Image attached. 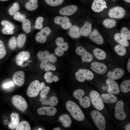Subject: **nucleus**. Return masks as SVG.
Here are the masks:
<instances>
[{
	"mask_svg": "<svg viewBox=\"0 0 130 130\" xmlns=\"http://www.w3.org/2000/svg\"><path fill=\"white\" fill-rule=\"evenodd\" d=\"M67 110L73 118L79 121H83L85 119L84 115L80 107L73 101L69 100L65 104Z\"/></svg>",
	"mask_w": 130,
	"mask_h": 130,
	"instance_id": "1",
	"label": "nucleus"
},
{
	"mask_svg": "<svg viewBox=\"0 0 130 130\" xmlns=\"http://www.w3.org/2000/svg\"><path fill=\"white\" fill-rule=\"evenodd\" d=\"M84 91L81 89L75 91L73 93V96L75 99L79 101L80 105L83 108H87L91 104L90 98L87 96H84Z\"/></svg>",
	"mask_w": 130,
	"mask_h": 130,
	"instance_id": "2",
	"label": "nucleus"
},
{
	"mask_svg": "<svg viewBox=\"0 0 130 130\" xmlns=\"http://www.w3.org/2000/svg\"><path fill=\"white\" fill-rule=\"evenodd\" d=\"M91 115L98 129L99 130H104L106 127V121L102 114L98 110H94L91 112Z\"/></svg>",
	"mask_w": 130,
	"mask_h": 130,
	"instance_id": "3",
	"label": "nucleus"
},
{
	"mask_svg": "<svg viewBox=\"0 0 130 130\" xmlns=\"http://www.w3.org/2000/svg\"><path fill=\"white\" fill-rule=\"evenodd\" d=\"M89 96L92 105L96 109L100 111L104 109V103L98 92L95 90L91 91L90 93Z\"/></svg>",
	"mask_w": 130,
	"mask_h": 130,
	"instance_id": "4",
	"label": "nucleus"
},
{
	"mask_svg": "<svg viewBox=\"0 0 130 130\" xmlns=\"http://www.w3.org/2000/svg\"><path fill=\"white\" fill-rule=\"evenodd\" d=\"M94 76L93 73L91 71L85 69H80L75 73L76 79L80 82H84L85 79L91 80L93 79Z\"/></svg>",
	"mask_w": 130,
	"mask_h": 130,
	"instance_id": "5",
	"label": "nucleus"
},
{
	"mask_svg": "<svg viewBox=\"0 0 130 130\" xmlns=\"http://www.w3.org/2000/svg\"><path fill=\"white\" fill-rule=\"evenodd\" d=\"M13 105L20 111L24 112L28 107L27 103L25 99L22 96L19 95L13 96L12 99Z\"/></svg>",
	"mask_w": 130,
	"mask_h": 130,
	"instance_id": "6",
	"label": "nucleus"
},
{
	"mask_svg": "<svg viewBox=\"0 0 130 130\" xmlns=\"http://www.w3.org/2000/svg\"><path fill=\"white\" fill-rule=\"evenodd\" d=\"M40 83L38 80L32 81L28 86L26 91L27 96L30 97H35L39 94L40 90Z\"/></svg>",
	"mask_w": 130,
	"mask_h": 130,
	"instance_id": "7",
	"label": "nucleus"
},
{
	"mask_svg": "<svg viewBox=\"0 0 130 130\" xmlns=\"http://www.w3.org/2000/svg\"><path fill=\"white\" fill-rule=\"evenodd\" d=\"M124 103L121 100L117 102L115 107V117L117 119L122 121L126 117L127 115L124 109Z\"/></svg>",
	"mask_w": 130,
	"mask_h": 130,
	"instance_id": "8",
	"label": "nucleus"
},
{
	"mask_svg": "<svg viewBox=\"0 0 130 130\" xmlns=\"http://www.w3.org/2000/svg\"><path fill=\"white\" fill-rule=\"evenodd\" d=\"M126 11L123 7L120 6L113 7L109 10L108 14L109 17L116 19H121L125 15Z\"/></svg>",
	"mask_w": 130,
	"mask_h": 130,
	"instance_id": "9",
	"label": "nucleus"
},
{
	"mask_svg": "<svg viewBox=\"0 0 130 130\" xmlns=\"http://www.w3.org/2000/svg\"><path fill=\"white\" fill-rule=\"evenodd\" d=\"M75 52L78 55L82 56V59L84 62H90L93 60V57L92 54L82 46L77 47L76 49Z\"/></svg>",
	"mask_w": 130,
	"mask_h": 130,
	"instance_id": "10",
	"label": "nucleus"
},
{
	"mask_svg": "<svg viewBox=\"0 0 130 130\" xmlns=\"http://www.w3.org/2000/svg\"><path fill=\"white\" fill-rule=\"evenodd\" d=\"M51 31L48 27H46L36 35L35 39L38 42L43 43L46 41L47 36L51 33Z\"/></svg>",
	"mask_w": 130,
	"mask_h": 130,
	"instance_id": "11",
	"label": "nucleus"
},
{
	"mask_svg": "<svg viewBox=\"0 0 130 130\" xmlns=\"http://www.w3.org/2000/svg\"><path fill=\"white\" fill-rule=\"evenodd\" d=\"M54 23L57 24L61 25L63 28L67 29L70 28L72 26V24L69 18L65 16L63 17L57 16L54 20Z\"/></svg>",
	"mask_w": 130,
	"mask_h": 130,
	"instance_id": "12",
	"label": "nucleus"
},
{
	"mask_svg": "<svg viewBox=\"0 0 130 130\" xmlns=\"http://www.w3.org/2000/svg\"><path fill=\"white\" fill-rule=\"evenodd\" d=\"M91 68L94 71L100 75L104 74L107 70V66L105 64L98 62H92Z\"/></svg>",
	"mask_w": 130,
	"mask_h": 130,
	"instance_id": "13",
	"label": "nucleus"
},
{
	"mask_svg": "<svg viewBox=\"0 0 130 130\" xmlns=\"http://www.w3.org/2000/svg\"><path fill=\"white\" fill-rule=\"evenodd\" d=\"M106 83L108 86L107 91L111 94H117L120 92L119 86L117 83L114 80L110 78H107Z\"/></svg>",
	"mask_w": 130,
	"mask_h": 130,
	"instance_id": "14",
	"label": "nucleus"
},
{
	"mask_svg": "<svg viewBox=\"0 0 130 130\" xmlns=\"http://www.w3.org/2000/svg\"><path fill=\"white\" fill-rule=\"evenodd\" d=\"M39 100L42 104L52 106L56 105L58 102V98L55 96L49 97L46 95L40 97Z\"/></svg>",
	"mask_w": 130,
	"mask_h": 130,
	"instance_id": "15",
	"label": "nucleus"
},
{
	"mask_svg": "<svg viewBox=\"0 0 130 130\" xmlns=\"http://www.w3.org/2000/svg\"><path fill=\"white\" fill-rule=\"evenodd\" d=\"M37 111L38 113L40 115L53 116L56 113L57 109L53 107H43L38 109Z\"/></svg>",
	"mask_w": 130,
	"mask_h": 130,
	"instance_id": "16",
	"label": "nucleus"
},
{
	"mask_svg": "<svg viewBox=\"0 0 130 130\" xmlns=\"http://www.w3.org/2000/svg\"><path fill=\"white\" fill-rule=\"evenodd\" d=\"M30 57V54L28 52L22 51L19 53L16 57V63L18 66H21L24 62L28 60Z\"/></svg>",
	"mask_w": 130,
	"mask_h": 130,
	"instance_id": "17",
	"label": "nucleus"
},
{
	"mask_svg": "<svg viewBox=\"0 0 130 130\" xmlns=\"http://www.w3.org/2000/svg\"><path fill=\"white\" fill-rule=\"evenodd\" d=\"M13 79L14 83L19 87L22 86L25 83V74L22 71L15 72L13 76Z\"/></svg>",
	"mask_w": 130,
	"mask_h": 130,
	"instance_id": "18",
	"label": "nucleus"
},
{
	"mask_svg": "<svg viewBox=\"0 0 130 130\" xmlns=\"http://www.w3.org/2000/svg\"><path fill=\"white\" fill-rule=\"evenodd\" d=\"M106 2L103 0H94L91 6L92 10L96 13L103 11L106 6Z\"/></svg>",
	"mask_w": 130,
	"mask_h": 130,
	"instance_id": "19",
	"label": "nucleus"
},
{
	"mask_svg": "<svg viewBox=\"0 0 130 130\" xmlns=\"http://www.w3.org/2000/svg\"><path fill=\"white\" fill-rule=\"evenodd\" d=\"M124 73V71L122 69L117 68L112 72H108L107 73V76L112 79H118L122 77Z\"/></svg>",
	"mask_w": 130,
	"mask_h": 130,
	"instance_id": "20",
	"label": "nucleus"
},
{
	"mask_svg": "<svg viewBox=\"0 0 130 130\" xmlns=\"http://www.w3.org/2000/svg\"><path fill=\"white\" fill-rule=\"evenodd\" d=\"M89 36L91 39L97 44L101 45L104 43L103 37L97 29L93 30Z\"/></svg>",
	"mask_w": 130,
	"mask_h": 130,
	"instance_id": "21",
	"label": "nucleus"
},
{
	"mask_svg": "<svg viewBox=\"0 0 130 130\" xmlns=\"http://www.w3.org/2000/svg\"><path fill=\"white\" fill-rule=\"evenodd\" d=\"M77 9V7L76 6L70 5L61 8L59 12L62 15L70 16L75 13Z\"/></svg>",
	"mask_w": 130,
	"mask_h": 130,
	"instance_id": "22",
	"label": "nucleus"
},
{
	"mask_svg": "<svg viewBox=\"0 0 130 130\" xmlns=\"http://www.w3.org/2000/svg\"><path fill=\"white\" fill-rule=\"evenodd\" d=\"M11 120L9 123L8 127L10 129H15L19 124L20 117L19 114L15 112H13L11 115Z\"/></svg>",
	"mask_w": 130,
	"mask_h": 130,
	"instance_id": "23",
	"label": "nucleus"
},
{
	"mask_svg": "<svg viewBox=\"0 0 130 130\" xmlns=\"http://www.w3.org/2000/svg\"><path fill=\"white\" fill-rule=\"evenodd\" d=\"M92 30L91 24L88 21H86L80 29L81 35L84 37L89 35Z\"/></svg>",
	"mask_w": 130,
	"mask_h": 130,
	"instance_id": "24",
	"label": "nucleus"
},
{
	"mask_svg": "<svg viewBox=\"0 0 130 130\" xmlns=\"http://www.w3.org/2000/svg\"><path fill=\"white\" fill-rule=\"evenodd\" d=\"M101 97L103 102L106 103H114L117 100L115 96L110 93L102 94Z\"/></svg>",
	"mask_w": 130,
	"mask_h": 130,
	"instance_id": "25",
	"label": "nucleus"
},
{
	"mask_svg": "<svg viewBox=\"0 0 130 130\" xmlns=\"http://www.w3.org/2000/svg\"><path fill=\"white\" fill-rule=\"evenodd\" d=\"M59 121L62 123V125L65 128H70L72 124V121L67 114H63L59 117Z\"/></svg>",
	"mask_w": 130,
	"mask_h": 130,
	"instance_id": "26",
	"label": "nucleus"
},
{
	"mask_svg": "<svg viewBox=\"0 0 130 130\" xmlns=\"http://www.w3.org/2000/svg\"><path fill=\"white\" fill-rule=\"evenodd\" d=\"M80 29L78 26L75 25H73L70 28L68 32L69 34L73 38H78L81 36Z\"/></svg>",
	"mask_w": 130,
	"mask_h": 130,
	"instance_id": "27",
	"label": "nucleus"
},
{
	"mask_svg": "<svg viewBox=\"0 0 130 130\" xmlns=\"http://www.w3.org/2000/svg\"><path fill=\"white\" fill-rule=\"evenodd\" d=\"M50 53L46 50L44 51H40L37 54V57L38 59L41 61V62L48 63L49 61V58Z\"/></svg>",
	"mask_w": 130,
	"mask_h": 130,
	"instance_id": "28",
	"label": "nucleus"
},
{
	"mask_svg": "<svg viewBox=\"0 0 130 130\" xmlns=\"http://www.w3.org/2000/svg\"><path fill=\"white\" fill-rule=\"evenodd\" d=\"M93 53L96 58L99 60H104L106 57V53L105 51L99 48H96L94 49Z\"/></svg>",
	"mask_w": 130,
	"mask_h": 130,
	"instance_id": "29",
	"label": "nucleus"
},
{
	"mask_svg": "<svg viewBox=\"0 0 130 130\" xmlns=\"http://www.w3.org/2000/svg\"><path fill=\"white\" fill-rule=\"evenodd\" d=\"M114 38L117 42L125 47H127L129 45V42L124 39L119 33H116L114 35Z\"/></svg>",
	"mask_w": 130,
	"mask_h": 130,
	"instance_id": "30",
	"label": "nucleus"
},
{
	"mask_svg": "<svg viewBox=\"0 0 130 130\" xmlns=\"http://www.w3.org/2000/svg\"><path fill=\"white\" fill-rule=\"evenodd\" d=\"M25 7L28 10L33 11L37 9L38 7L37 0H29V1L26 3Z\"/></svg>",
	"mask_w": 130,
	"mask_h": 130,
	"instance_id": "31",
	"label": "nucleus"
},
{
	"mask_svg": "<svg viewBox=\"0 0 130 130\" xmlns=\"http://www.w3.org/2000/svg\"><path fill=\"white\" fill-rule=\"evenodd\" d=\"M114 50L116 53L120 56H124L126 52V49L125 47L120 44L116 45L114 47Z\"/></svg>",
	"mask_w": 130,
	"mask_h": 130,
	"instance_id": "32",
	"label": "nucleus"
},
{
	"mask_svg": "<svg viewBox=\"0 0 130 130\" xmlns=\"http://www.w3.org/2000/svg\"><path fill=\"white\" fill-rule=\"evenodd\" d=\"M121 91L124 93H127L130 91V80H126L123 81L120 86Z\"/></svg>",
	"mask_w": 130,
	"mask_h": 130,
	"instance_id": "33",
	"label": "nucleus"
},
{
	"mask_svg": "<svg viewBox=\"0 0 130 130\" xmlns=\"http://www.w3.org/2000/svg\"><path fill=\"white\" fill-rule=\"evenodd\" d=\"M16 130H30L31 128L29 123L25 121L21 122L16 127Z\"/></svg>",
	"mask_w": 130,
	"mask_h": 130,
	"instance_id": "34",
	"label": "nucleus"
},
{
	"mask_svg": "<svg viewBox=\"0 0 130 130\" xmlns=\"http://www.w3.org/2000/svg\"><path fill=\"white\" fill-rule=\"evenodd\" d=\"M22 27L23 31L26 33H29L31 31V25L30 21L25 19L22 21Z\"/></svg>",
	"mask_w": 130,
	"mask_h": 130,
	"instance_id": "35",
	"label": "nucleus"
},
{
	"mask_svg": "<svg viewBox=\"0 0 130 130\" xmlns=\"http://www.w3.org/2000/svg\"><path fill=\"white\" fill-rule=\"evenodd\" d=\"M116 21L114 19H106L103 21V25L107 28H111L115 26Z\"/></svg>",
	"mask_w": 130,
	"mask_h": 130,
	"instance_id": "36",
	"label": "nucleus"
},
{
	"mask_svg": "<svg viewBox=\"0 0 130 130\" xmlns=\"http://www.w3.org/2000/svg\"><path fill=\"white\" fill-rule=\"evenodd\" d=\"M26 39V37L25 34L22 33L20 34L17 38V44L20 48L24 46Z\"/></svg>",
	"mask_w": 130,
	"mask_h": 130,
	"instance_id": "37",
	"label": "nucleus"
},
{
	"mask_svg": "<svg viewBox=\"0 0 130 130\" xmlns=\"http://www.w3.org/2000/svg\"><path fill=\"white\" fill-rule=\"evenodd\" d=\"M40 90L41 91L40 94V97L47 95L50 90L49 86L46 87L45 84L44 82H42L40 84Z\"/></svg>",
	"mask_w": 130,
	"mask_h": 130,
	"instance_id": "38",
	"label": "nucleus"
},
{
	"mask_svg": "<svg viewBox=\"0 0 130 130\" xmlns=\"http://www.w3.org/2000/svg\"><path fill=\"white\" fill-rule=\"evenodd\" d=\"M120 34L122 36L127 40L130 39V32L129 29L127 27L122 28L120 31Z\"/></svg>",
	"mask_w": 130,
	"mask_h": 130,
	"instance_id": "39",
	"label": "nucleus"
},
{
	"mask_svg": "<svg viewBox=\"0 0 130 130\" xmlns=\"http://www.w3.org/2000/svg\"><path fill=\"white\" fill-rule=\"evenodd\" d=\"M20 8L19 3L17 2L14 3L8 10L9 14L11 15L14 14Z\"/></svg>",
	"mask_w": 130,
	"mask_h": 130,
	"instance_id": "40",
	"label": "nucleus"
},
{
	"mask_svg": "<svg viewBox=\"0 0 130 130\" xmlns=\"http://www.w3.org/2000/svg\"><path fill=\"white\" fill-rule=\"evenodd\" d=\"M46 3L52 6H57L62 4L64 0H45Z\"/></svg>",
	"mask_w": 130,
	"mask_h": 130,
	"instance_id": "41",
	"label": "nucleus"
},
{
	"mask_svg": "<svg viewBox=\"0 0 130 130\" xmlns=\"http://www.w3.org/2000/svg\"><path fill=\"white\" fill-rule=\"evenodd\" d=\"M54 76L51 72H48L45 74L44 78L47 83H51L53 81Z\"/></svg>",
	"mask_w": 130,
	"mask_h": 130,
	"instance_id": "42",
	"label": "nucleus"
},
{
	"mask_svg": "<svg viewBox=\"0 0 130 130\" xmlns=\"http://www.w3.org/2000/svg\"><path fill=\"white\" fill-rule=\"evenodd\" d=\"M17 42L16 38L15 37H13L11 38L8 42V46L10 48L11 50L15 49L16 48Z\"/></svg>",
	"mask_w": 130,
	"mask_h": 130,
	"instance_id": "43",
	"label": "nucleus"
},
{
	"mask_svg": "<svg viewBox=\"0 0 130 130\" xmlns=\"http://www.w3.org/2000/svg\"><path fill=\"white\" fill-rule=\"evenodd\" d=\"M6 51L4 44L0 40V59L3 58L5 55Z\"/></svg>",
	"mask_w": 130,
	"mask_h": 130,
	"instance_id": "44",
	"label": "nucleus"
},
{
	"mask_svg": "<svg viewBox=\"0 0 130 130\" xmlns=\"http://www.w3.org/2000/svg\"><path fill=\"white\" fill-rule=\"evenodd\" d=\"M44 21V19L42 17H39L37 19L35 22V27L38 29H41L43 27L42 23Z\"/></svg>",
	"mask_w": 130,
	"mask_h": 130,
	"instance_id": "45",
	"label": "nucleus"
},
{
	"mask_svg": "<svg viewBox=\"0 0 130 130\" xmlns=\"http://www.w3.org/2000/svg\"><path fill=\"white\" fill-rule=\"evenodd\" d=\"M13 18L16 20L21 22L25 19L26 16L24 15L21 14L18 11L14 14Z\"/></svg>",
	"mask_w": 130,
	"mask_h": 130,
	"instance_id": "46",
	"label": "nucleus"
},
{
	"mask_svg": "<svg viewBox=\"0 0 130 130\" xmlns=\"http://www.w3.org/2000/svg\"><path fill=\"white\" fill-rule=\"evenodd\" d=\"M1 24L5 27L13 30L14 28V25L11 23L6 20H3L1 22Z\"/></svg>",
	"mask_w": 130,
	"mask_h": 130,
	"instance_id": "47",
	"label": "nucleus"
},
{
	"mask_svg": "<svg viewBox=\"0 0 130 130\" xmlns=\"http://www.w3.org/2000/svg\"><path fill=\"white\" fill-rule=\"evenodd\" d=\"M54 52L55 54L58 56H62L64 53V51L60 46H58L55 49Z\"/></svg>",
	"mask_w": 130,
	"mask_h": 130,
	"instance_id": "48",
	"label": "nucleus"
},
{
	"mask_svg": "<svg viewBox=\"0 0 130 130\" xmlns=\"http://www.w3.org/2000/svg\"><path fill=\"white\" fill-rule=\"evenodd\" d=\"M3 34H12L14 32L13 30H12L5 27H4L2 30Z\"/></svg>",
	"mask_w": 130,
	"mask_h": 130,
	"instance_id": "49",
	"label": "nucleus"
},
{
	"mask_svg": "<svg viewBox=\"0 0 130 130\" xmlns=\"http://www.w3.org/2000/svg\"><path fill=\"white\" fill-rule=\"evenodd\" d=\"M57 60V58L55 55L54 54H50L49 58V61L52 63H53Z\"/></svg>",
	"mask_w": 130,
	"mask_h": 130,
	"instance_id": "50",
	"label": "nucleus"
},
{
	"mask_svg": "<svg viewBox=\"0 0 130 130\" xmlns=\"http://www.w3.org/2000/svg\"><path fill=\"white\" fill-rule=\"evenodd\" d=\"M64 42L63 39L61 37H59L56 38L55 42L58 46H60Z\"/></svg>",
	"mask_w": 130,
	"mask_h": 130,
	"instance_id": "51",
	"label": "nucleus"
},
{
	"mask_svg": "<svg viewBox=\"0 0 130 130\" xmlns=\"http://www.w3.org/2000/svg\"><path fill=\"white\" fill-rule=\"evenodd\" d=\"M13 83L12 81H10L4 84L3 86L5 88H8L13 86Z\"/></svg>",
	"mask_w": 130,
	"mask_h": 130,
	"instance_id": "52",
	"label": "nucleus"
},
{
	"mask_svg": "<svg viewBox=\"0 0 130 130\" xmlns=\"http://www.w3.org/2000/svg\"><path fill=\"white\" fill-rule=\"evenodd\" d=\"M60 46L64 51H66L68 48L69 45L67 43L65 42L63 43Z\"/></svg>",
	"mask_w": 130,
	"mask_h": 130,
	"instance_id": "53",
	"label": "nucleus"
},
{
	"mask_svg": "<svg viewBox=\"0 0 130 130\" xmlns=\"http://www.w3.org/2000/svg\"><path fill=\"white\" fill-rule=\"evenodd\" d=\"M127 69L129 72H130V58L128 59L127 65Z\"/></svg>",
	"mask_w": 130,
	"mask_h": 130,
	"instance_id": "54",
	"label": "nucleus"
},
{
	"mask_svg": "<svg viewBox=\"0 0 130 130\" xmlns=\"http://www.w3.org/2000/svg\"><path fill=\"white\" fill-rule=\"evenodd\" d=\"M125 130H130V123L127 124L125 127Z\"/></svg>",
	"mask_w": 130,
	"mask_h": 130,
	"instance_id": "55",
	"label": "nucleus"
},
{
	"mask_svg": "<svg viewBox=\"0 0 130 130\" xmlns=\"http://www.w3.org/2000/svg\"><path fill=\"white\" fill-rule=\"evenodd\" d=\"M51 70L54 71L56 70V68L55 67L54 65L51 64L50 65Z\"/></svg>",
	"mask_w": 130,
	"mask_h": 130,
	"instance_id": "56",
	"label": "nucleus"
},
{
	"mask_svg": "<svg viewBox=\"0 0 130 130\" xmlns=\"http://www.w3.org/2000/svg\"><path fill=\"white\" fill-rule=\"evenodd\" d=\"M59 78L57 76H54L53 81L54 82H56L59 80Z\"/></svg>",
	"mask_w": 130,
	"mask_h": 130,
	"instance_id": "57",
	"label": "nucleus"
},
{
	"mask_svg": "<svg viewBox=\"0 0 130 130\" xmlns=\"http://www.w3.org/2000/svg\"><path fill=\"white\" fill-rule=\"evenodd\" d=\"M3 123L5 125H7L8 124L9 121L7 120H6L4 121Z\"/></svg>",
	"mask_w": 130,
	"mask_h": 130,
	"instance_id": "58",
	"label": "nucleus"
},
{
	"mask_svg": "<svg viewBox=\"0 0 130 130\" xmlns=\"http://www.w3.org/2000/svg\"><path fill=\"white\" fill-rule=\"evenodd\" d=\"M53 130H60L61 129L59 127L54 128H53Z\"/></svg>",
	"mask_w": 130,
	"mask_h": 130,
	"instance_id": "59",
	"label": "nucleus"
},
{
	"mask_svg": "<svg viewBox=\"0 0 130 130\" xmlns=\"http://www.w3.org/2000/svg\"><path fill=\"white\" fill-rule=\"evenodd\" d=\"M124 0L127 2L129 3L130 2V0Z\"/></svg>",
	"mask_w": 130,
	"mask_h": 130,
	"instance_id": "60",
	"label": "nucleus"
},
{
	"mask_svg": "<svg viewBox=\"0 0 130 130\" xmlns=\"http://www.w3.org/2000/svg\"><path fill=\"white\" fill-rule=\"evenodd\" d=\"M9 0H0V1H7Z\"/></svg>",
	"mask_w": 130,
	"mask_h": 130,
	"instance_id": "61",
	"label": "nucleus"
},
{
	"mask_svg": "<svg viewBox=\"0 0 130 130\" xmlns=\"http://www.w3.org/2000/svg\"><path fill=\"white\" fill-rule=\"evenodd\" d=\"M107 6H106L105 7V8H107Z\"/></svg>",
	"mask_w": 130,
	"mask_h": 130,
	"instance_id": "62",
	"label": "nucleus"
}]
</instances>
